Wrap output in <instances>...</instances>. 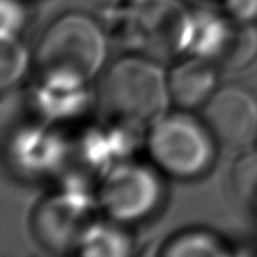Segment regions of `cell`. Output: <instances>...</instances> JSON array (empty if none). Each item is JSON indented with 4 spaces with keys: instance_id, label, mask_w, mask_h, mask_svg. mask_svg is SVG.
I'll return each mask as SVG.
<instances>
[{
    "instance_id": "6da1fadb",
    "label": "cell",
    "mask_w": 257,
    "mask_h": 257,
    "mask_svg": "<svg viewBox=\"0 0 257 257\" xmlns=\"http://www.w3.org/2000/svg\"><path fill=\"white\" fill-rule=\"evenodd\" d=\"M99 103L112 120L150 127L171 103L168 73L157 59L144 54L125 56L106 70Z\"/></svg>"
},
{
    "instance_id": "7a4b0ae2",
    "label": "cell",
    "mask_w": 257,
    "mask_h": 257,
    "mask_svg": "<svg viewBox=\"0 0 257 257\" xmlns=\"http://www.w3.org/2000/svg\"><path fill=\"white\" fill-rule=\"evenodd\" d=\"M107 57L106 31L98 20L82 12L56 18L39 38L36 62L41 73H56L90 83Z\"/></svg>"
},
{
    "instance_id": "3957f363",
    "label": "cell",
    "mask_w": 257,
    "mask_h": 257,
    "mask_svg": "<svg viewBox=\"0 0 257 257\" xmlns=\"http://www.w3.org/2000/svg\"><path fill=\"white\" fill-rule=\"evenodd\" d=\"M213 134L202 117L189 111L166 112L148 128L147 150L161 173L176 179H195L212 168L216 157Z\"/></svg>"
},
{
    "instance_id": "277c9868",
    "label": "cell",
    "mask_w": 257,
    "mask_h": 257,
    "mask_svg": "<svg viewBox=\"0 0 257 257\" xmlns=\"http://www.w3.org/2000/svg\"><path fill=\"white\" fill-rule=\"evenodd\" d=\"M191 20L192 12L181 0H127L116 26L128 49L161 62L187 54Z\"/></svg>"
},
{
    "instance_id": "5b68a950",
    "label": "cell",
    "mask_w": 257,
    "mask_h": 257,
    "mask_svg": "<svg viewBox=\"0 0 257 257\" xmlns=\"http://www.w3.org/2000/svg\"><path fill=\"white\" fill-rule=\"evenodd\" d=\"M157 166L125 160L106 171L98 187V205L107 218L122 225L137 223L158 210L165 184Z\"/></svg>"
},
{
    "instance_id": "8992f818",
    "label": "cell",
    "mask_w": 257,
    "mask_h": 257,
    "mask_svg": "<svg viewBox=\"0 0 257 257\" xmlns=\"http://www.w3.org/2000/svg\"><path fill=\"white\" fill-rule=\"evenodd\" d=\"M96 194L90 192L82 181H67L59 191L38 204L33 215V233L39 244L51 252H69L93 221Z\"/></svg>"
},
{
    "instance_id": "52a82bcc",
    "label": "cell",
    "mask_w": 257,
    "mask_h": 257,
    "mask_svg": "<svg viewBox=\"0 0 257 257\" xmlns=\"http://www.w3.org/2000/svg\"><path fill=\"white\" fill-rule=\"evenodd\" d=\"M69 157L70 145L44 120L17 128L7 144L10 168L26 181H43L60 174Z\"/></svg>"
},
{
    "instance_id": "ba28073f",
    "label": "cell",
    "mask_w": 257,
    "mask_h": 257,
    "mask_svg": "<svg viewBox=\"0 0 257 257\" xmlns=\"http://www.w3.org/2000/svg\"><path fill=\"white\" fill-rule=\"evenodd\" d=\"M202 119L215 140L229 150H244L257 142V98L239 85H225L202 107Z\"/></svg>"
},
{
    "instance_id": "9c48e42d",
    "label": "cell",
    "mask_w": 257,
    "mask_h": 257,
    "mask_svg": "<svg viewBox=\"0 0 257 257\" xmlns=\"http://www.w3.org/2000/svg\"><path fill=\"white\" fill-rule=\"evenodd\" d=\"M31 101L41 120L54 125L85 114L91 103V93L83 80L41 73V78L33 88Z\"/></svg>"
},
{
    "instance_id": "30bf717a",
    "label": "cell",
    "mask_w": 257,
    "mask_h": 257,
    "mask_svg": "<svg viewBox=\"0 0 257 257\" xmlns=\"http://www.w3.org/2000/svg\"><path fill=\"white\" fill-rule=\"evenodd\" d=\"M168 90L171 103L179 109L192 111L195 107H204L218 90L215 62L189 54L168 72Z\"/></svg>"
},
{
    "instance_id": "8fae6325",
    "label": "cell",
    "mask_w": 257,
    "mask_h": 257,
    "mask_svg": "<svg viewBox=\"0 0 257 257\" xmlns=\"http://www.w3.org/2000/svg\"><path fill=\"white\" fill-rule=\"evenodd\" d=\"M140 127L114 120L112 125L88 132L80 147V155L91 170L104 174L111 168L128 160L139 139Z\"/></svg>"
},
{
    "instance_id": "7c38bea8",
    "label": "cell",
    "mask_w": 257,
    "mask_h": 257,
    "mask_svg": "<svg viewBox=\"0 0 257 257\" xmlns=\"http://www.w3.org/2000/svg\"><path fill=\"white\" fill-rule=\"evenodd\" d=\"M234 26L233 20L223 13L208 9L192 10L187 54L218 62L231 41Z\"/></svg>"
},
{
    "instance_id": "4fadbf2b",
    "label": "cell",
    "mask_w": 257,
    "mask_h": 257,
    "mask_svg": "<svg viewBox=\"0 0 257 257\" xmlns=\"http://www.w3.org/2000/svg\"><path fill=\"white\" fill-rule=\"evenodd\" d=\"M77 252L86 257H125L132 252V238L122 223L93 220L80 238Z\"/></svg>"
},
{
    "instance_id": "5bb4252c",
    "label": "cell",
    "mask_w": 257,
    "mask_h": 257,
    "mask_svg": "<svg viewBox=\"0 0 257 257\" xmlns=\"http://www.w3.org/2000/svg\"><path fill=\"white\" fill-rule=\"evenodd\" d=\"M160 254L166 257H220L229 255L231 249L210 229L194 228L174 234Z\"/></svg>"
},
{
    "instance_id": "9a60e30c",
    "label": "cell",
    "mask_w": 257,
    "mask_h": 257,
    "mask_svg": "<svg viewBox=\"0 0 257 257\" xmlns=\"http://www.w3.org/2000/svg\"><path fill=\"white\" fill-rule=\"evenodd\" d=\"M257 56V26L255 23H236L233 38L218 62L231 70L244 69Z\"/></svg>"
},
{
    "instance_id": "2e32d148",
    "label": "cell",
    "mask_w": 257,
    "mask_h": 257,
    "mask_svg": "<svg viewBox=\"0 0 257 257\" xmlns=\"http://www.w3.org/2000/svg\"><path fill=\"white\" fill-rule=\"evenodd\" d=\"M30 67V51L20 38L2 39L0 51V85L4 90L15 86Z\"/></svg>"
},
{
    "instance_id": "e0dca14e",
    "label": "cell",
    "mask_w": 257,
    "mask_h": 257,
    "mask_svg": "<svg viewBox=\"0 0 257 257\" xmlns=\"http://www.w3.org/2000/svg\"><path fill=\"white\" fill-rule=\"evenodd\" d=\"M26 22L28 10L20 0H2L0 4V38H20Z\"/></svg>"
},
{
    "instance_id": "ac0fdd59",
    "label": "cell",
    "mask_w": 257,
    "mask_h": 257,
    "mask_svg": "<svg viewBox=\"0 0 257 257\" xmlns=\"http://www.w3.org/2000/svg\"><path fill=\"white\" fill-rule=\"evenodd\" d=\"M223 5L234 23H257V0H223Z\"/></svg>"
},
{
    "instance_id": "d6986e66",
    "label": "cell",
    "mask_w": 257,
    "mask_h": 257,
    "mask_svg": "<svg viewBox=\"0 0 257 257\" xmlns=\"http://www.w3.org/2000/svg\"><path fill=\"white\" fill-rule=\"evenodd\" d=\"M103 2L107 5H117V4H122L124 0H103Z\"/></svg>"
},
{
    "instance_id": "ffe728a7",
    "label": "cell",
    "mask_w": 257,
    "mask_h": 257,
    "mask_svg": "<svg viewBox=\"0 0 257 257\" xmlns=\"http://www.w3.org/2000/svg\"><path fill=\"white\" fill-rule=\"evenodd\" d=\"M255 145H257V142H255Z\"/></svg>"
}]
</instances>
